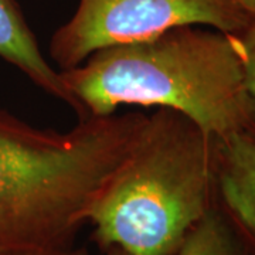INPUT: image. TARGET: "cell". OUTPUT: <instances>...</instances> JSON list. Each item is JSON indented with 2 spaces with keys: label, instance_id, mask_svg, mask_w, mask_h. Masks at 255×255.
Listing matches in <instances>:
<instances>
[{
  "label": "cell",
  "instance_id": "1",
  "mask_svg": "<svg viewBox=\"0 0 255 255\" xmlns=\"http://www.w3.org/2000/svg\"><path fill=\"white\" fill-rule=\"evenodd\" d=\"M146 119L115 112L58 132L0 110V251L68 250Z\"/></svg>",
  "mask_w": 255,
  "mask_h": 255
},
{
  "label": "cell",
  "instance_id": "2",
  "mask_svg": "<svg viewBox=\"0 0 255 255\" xmlns=\"http://www.w3.org/2000/svg\"><path fill=\"white\" fill-rule=\"evenodd\" d=\"M80 119L119 107L177 111L213 137L255 132V107L234 34L179 26L155 37L102 48L60 71Z\"/></svg>",
  "mask_w": 255,
  "mask_h": 255
},
{
  "label": "cell",
  "instance_id": "3",
  "mask_svg": "<svg viewBox=\"0 0 255 255\" xmlns=\"http://www.w3.org/2000/svg\"><path fill=\"white\" fill-rule=\"evenodd\" d=\"M216 199L213 136L157 110L88 211L95 240L129 255H174Z\"/></svg>",
  "mask_w": 255,
  "mask_h": 255
},
{
  "label": "cell",
  "instance_id": "4",
  "mask_svg": "<svg viewBox=\"0 0 255 255\" xmlns=\"http://www.w3.org/2000/svg\"><path fill=\"white\" fill-rule=\"evenodd\" d=\"M254 16L236 0H78L54 31L50 55L60 71L82 64L102 48L135 43L179 26H210L237 34Z\"/></svg>",
  "mask_w": 255,
  "mask_h": 255
},
{
  "label": "cell",
  "instance_id": "5",
  "mask_svg": "<svg viewBox=\"0 0 255 255\" xmlns=\"http://www.w3.org/2000/svg\"><path fill=\"white\" fill-rule=\"evenodd\" d=\"M216 200L255 244V132L213 137Z\"/></svg>",
  "mask_w": 255,
  "mask_h": 255
},
{
  "label": "cell",
  "instance_id": "6",
  "mask_svg": "<svg viewBox=\"0 0 255 255\" xmlns=\"http://www.w3.org/2000/svg\"><path fill=\"white\" fill-rule=\"evenodd\" d=\"M0 57L17 67L48 95L65 102L80 118L77 101L67 90L61 73L54 70L43 55L16 0H0Z\"/></svg>",
  "mask_w": 255,
  "mask_h": 255
},
{
  "label": "cell",
  "instance_id": "7",
  "mask_svg": "<svg viewBox=\"0 0 255 255\" xmlns=\"http://www.w3.org/2000/svg\"><path fill=\"white\" fill-rule=\"evenodd\" d=\"M174 255H255V244L214 199Z\"/></svg>",
  "mask_w": 255,
  "mask_h": 255
},
{
  "label": "cell",
  "instance_id": "8",
  "mask_svg": "<svg viewBox=\"0 0 255 255\" xmlns=\"http://www.w3.org/2000/svg\"><path fill=\"white\" fill-rule=\"evenodd\" d=\"M243 58L246 87L255 107V16L244 30L234 34Z\"/></svg>",
  "mask_w": 255,
  "mask_h": 255
},
{
  "label": "cell",
  "instance_id": "9",
  "mask_svg": "<svg viewBox=\"0 0 255 255\" xmlns=\"http://www.w3.org/2000/svg\"><path fill=\"white\" fill-rule=\"evenodd\" d=\"M0 255H87L85 251H71V250H63V251H53V253H10V251H0Z\"/></svg>",
  "mask_w": 255,
  "mask_h": 255
},
{
  "label": "cell",
  "instance_id": "10",
  "mask_svg": "<svg viewBox=\"0 0 255 255\" xmlns=\"http://www.w3.org/2000/svg\"><path fill=\"white\" fill-rule=\"evenodd\" d=\"M244 9H247L253 16H255V0H236Z\"/></svg>",
  "mask_w": 255,
  "mask_h": 255
},
{
  "label": "cell",
  "instance_id": "11",
  "mask_svg": "<svg viewBox=\"0 0 255 255\" xmlns=\"http://www.w3.org/2000/svg\"><path fill=\"white\" fill-rule=\"evenodd\" d=\"M107 255H129V254L125 253L124 250H121V248L112 247V248H108V253H107Z\"/></svg>",
  "mask_w": 255,
  "mask_h": 255
}]
</instances>
